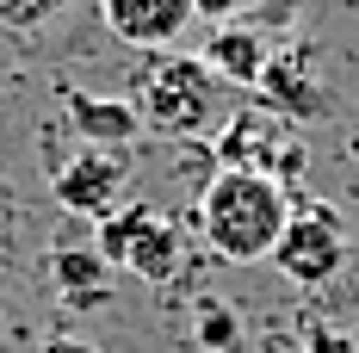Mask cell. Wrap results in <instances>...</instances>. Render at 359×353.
Masks as SVG:
<instances>
[{
    "instance_id": "3957f363",
    "label": "cell",
    "mask_w": 359,
    "mask_h": 353,
    "mask_svg": "<svg viewBox=\"0 0 359 353\" xmlns=\"http://www.w3.org/2000/svg\"><path fill=\"white\" fill-rule=\"evenodd\" d=\"M93 248L111 273H130L143 285H174L186 267V229L161 205H118L93 229Z\"/></svg>"
},
{
    "instance_id": "ac0fdd59",
    "label": "cell",
    "mask_w": 359,
    "mask_h": 353,
    "mask_svg": "<svg viewBox=\"0 0 359 353\" xmlns=\"http://www.w3.org/2000/svg\"><path fill=\"white\" fill-rule=\"evenodd\" d=\"M353 353H359V347H353Z\"/></svg>"
},
{
    "instance_id": "7a4b0ae2",
    "label": "cell",
    "mask_w": 359,
    "mask_h": 353,
    "mask_svg": "<svg viewBox=\"0 0 359 353\" xmlns=\"http://www.w3.org/2000/svg\"><path fill=\"white\" fill-rule=\"evenodd\" d=\"M137 112L174 142H205L223 124V81L198 56H155L137 81Z\"/></svg>"
},
{
    "instance_id": "9a60e30c",
    "label": "cell",
    "mask_w": 359,
    "mask_h": 353,
    "mask_svg": "<svg viewBox=\"0 0 359 353\" xmlns=\"http://www.w3.org/2000/svg\"><path fill=\"white\" fill-rule=\"evenodd\" d=\"M260 353H310V347H304L297 328H266V335H260Z\"/></svg>"
},
{
    "instance_id": "ba28073f",
    "label": "cell",
    "mask_w": 359,
    "mask_h": 353,
    "mask_svg": "<svg viewBox=\"0 0 359 353\" xmlns=\"http://www.w3.org/2000/svg\"><path fill=\"white\" fill-rule=\"evenodd\" d=\"M100 19L130 50H174L198 19V0H100Z\"/></svg>"
},
{
    "instance_id": "8992f818",
    "label": "cell",
    "mask_w": 359,
    "mask_h": 353,
    "mask_svg": "<svg viewBox=\"0 0 359 353\" xmlns=\"http://www.w3.org/2000/svg\"><path fill=\"white\" fill-rule=\"evenodd\" d=\"M254 106H266L285 124H316L334 112V87H328V62L310 37H291L266 56V69L254 81Z\"/></svg>"
},
{
    "instance_id": "30bf717a",
    "label": "cell",
    "mask_w": 359,
    "mask_h": 353,
    "mask_svg": "<svg viewBox=\"0 0 359 353\" xmlns=\"http://www.w3.org/2000/svg\"><path fill=\"white\" fill-rule=\"evenodd\" d=\"M56 100L69 112V131L87 149H124V142L143 131L137 100H106V93H81V87H56Z\"/></svg>"
},
{
    "instance_id": "6da1fadb",
    "label": "cell",
    "mask_w": 359,
    "mask_h": 353,
    "mask_svg": "<svg viewBox=\"0 0 359 353\" xmlns=\"http://www.w3.org/2000/svg\"><path fill=\"white\" fill-rule=\"evenodd\" d=\"M285 217H291V192L266 174L217 168L198 186V236L217 260H236V267L273 260V248L285 236Z\"/></svg>"
},
{
    "instance_id": "5bb4252c",
    "label": "cell",
    "mask_w": 359,
    "mask_h": 353,
    "mask_svg": "<svg viewBox=\"0 0 359 353\" xmlns=\"http://www.w3.org/2000/svg\"><path fill=\"white\" fill-rule=\"evenodd\" d=\"M297 335H304V347L310 353H353V341H347V335H334V328H328V322H304V328H297Z\"/></svg>"
},
{
    "instance_id": "7c38bea8",
    "label": "cell",
    "mask_w": 359,
    "mask_h": 353,
    "mask_svg": "<svg viewBox=\"0 0 359 353\" xmlns=\"http://www.w3.org/2000/svg\"><path fill=\"white\" fill-rule=\"evenodd\" d=\"M192 341L205 353H236L242 347V317H236L223 298H205V304L192 310Z\"/></svg>"
},
{
    "instance_id": "277c9868",
    "label": "cell",
    "mask_w": 359,
    "mask_h": 353,
    "mask_svg": "<svg viewBox=\"0 0 359 353\" xmlns=\"http://www.w3.org/2000/svg\"><path fill=\"white\" fill-rule=\"evenodd\" d=\"M347 217L334 211L328 199H310V192H291V217L285 236L273 248V267L279 279H291L297 291H323L347 273Z\"/></svg>"
},
{
    "instance_id": "4fadbf2b",
    "label": "cell",
    "mask_w": 359,
    "mask_h": 353,
    "mask_svg": "<svg viewBox=\"0 0 359 353\" xmlns=\"http://www.w3.org/2000/svg\"><path fill=\"white\" fill-rule=\"evenodd\" d=\"M56 13H69V0H0V25L6 32H43Z\"/></svg>"
},
{
    "instance_id": "52a82bcc",
    "label": "cell",
    "mask_w": 359,
    "mask_h": 353,
    "mask_svg": "<svg viewBox=\"0 0 359 353\" xmlns=\"http://www.w3.org/2000/svg\"><path fill=\"white\" fill-rule=\"evenodd\" d=\"M124 186H130V161L118 149H87V142L69 161H56V174H50L56 205L69 217H87V223H106L124 205Z\"/></svg>"
},
{
    "instance_id": "2e32d148",
    "label": "cell",
    "mask_w": 359,
    "mask_h": 353,
    "mask_svg": "<svg viewBox=\"0 0 359 353\" xmlns=\"http://www.w3.org/2000/svg\"><path fill=\"white\" fill-rule=\"evenodd\" d=\"M37 353H100V347H93V341H81V335H50Z\"/></svg>"
},
{
    "instance_id": "e0dca14e",
    "label": "cell",
    "mask_w": 359,
    "mask_h": 353,
    "mask_svg": "<svg viewBox=\"0 0 359 353\" xmlns=\"http://www.w3.org/2000/svg\"><path fill=\"white\" fill-rule=\"evenodd\" d=\"M236 6H242V0H198V19L223 25V19H236Z\"/></svg>"
},
{
    "instance_id": "9c48e42d",
    "label": "cell",
    "mask_w": 359,
    "mask_h": 353,
    "mask_svg": "<svg viewBox=\"0 0 359 353\" xmlns=\"http://www.w3.org/2000/svg\"><path fill=\"white\" fill-rule=\"evenodd\" d=\"M266 56H273V44H266V32H260L254 19H223V25L205 37V50H198V62H205L223 87H242V93H254Z\"/></svg>"
},
{
    "instance_id": "5b68a950",
    "label": "cell",
    "mask_w": 359,
    "mask_h": 353,
    "mask_svg": "<svg viewBox=\"0 0 359 353\" xmlns=\"http://www.w3.org/2000/svg\"><path fill=\"white\" fill-rule=\"evenodd\" d=\"M211 155H217V168L266 174V180H279L285 192H297V180L310 174V149H304V137H297V124L273 118L266 106L229 112V118L211 131Z\"/></svg>"
},
{
    "instance_id": "8fae6325",
    "label": "cell",
    "mask_w": 359,
    "mask_h": 353,
    "mask_svg": "<svg viewBox=\"0 0 359 353\" xmlns=\"http://www.w3.org/2000/svg\"><path fill=\"white\" fill-rule=\"evenodd\" d=\"M50 273L62 285V298L81 304V310H100L111 298V285H106L111 267L100 260V248H56V254H50Z\"/></svg>"
}]
</instances>
